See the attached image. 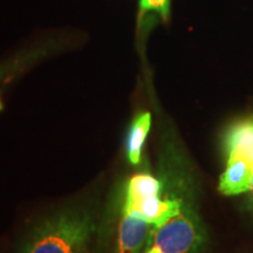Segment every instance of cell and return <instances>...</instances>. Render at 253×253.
<instances>
[{
  "mask_svg": "<svg viewBox=\"0 0 253 253\" xmlns=\"http://www.w3.org/2000/svg\"><path fill=\"white\" fill-rule=\"evenodd\" d=\"M95 229L91 211H60L32 230L19 253H89Z\"/></svg>",
  "mask_w": 253,
  "mask_h": 253,
  "instance_id": "obj_1",
  "label": "cell"
},
{
  "mask_svg": "<svg viewBox=\"0 0 253 253\" xmlns=\"http://www.w3.org/2000/svg\"><path fill=\"white\" fill-rule=\"evenodd\" d=\"M207 233L197 214L182 204L178 213L160 226H153L145 246H153L162 253H202Z\"/></svg>",
  "mask_w": 253,
  "mask_h": 253,
  "instance_id": "obj_2",
  "label": "cell"
},
{
  "mask_svg": "<svg viewBox=\"0 0 253 253\" xmlns=\"http://www.w3.org/2000/svg\"><path fill=\"white\" fill-rule=\"evenodd\" d=\"M151 224L134 212H122L113 253H141L147 244Z\"/></svg>",
  "mask_w": 253,
  "mask_h": 253,
  "instance_id": "obj_3",
  "label": "cell"
},
{
  "mask_svg": "<svg viewBox=\"0 0 253 253\" xmlns=\"http://www.w3.org/2000/svg\"><path fill=\"white\" fill-rule=\"evenodd\" d=\"M183 202L178 199H162L160 195L142 199L137 204L122 212H134L151 224V226H160L178 213Z\"/></svg>",
  "mask_w": 253,
  "mask_h": 253,
  "instance_id": "obj_4",
  "label": "cell"
},
{
  "mask_svg": "<svg viewBox=\"0 0 253 253\" xmlns=\"http://www.w3.org/2000/svg\"><path fill=\"white\" fill-rule=\"evenodd\" d=\"M253 166L245 158L230 156L225 171L220 177L219 190L224 195H239L249 191Z\"/></svg>",
  "mask_w": 253,
  "mask_h": 253,
  "instance_id": "obj_5",
  "label": "cell"
},
{
  "mask_svg": "<svg viewBox=\"0 0 253 253\" xmlns=\"http://www.w3.org/2000/svg\"><path fill=\"white\" fill-rule=\"evenodd\" d=\"M227 156H239L253 166V122L237 123L227 131L225 138Z\"/></svg>",
  "mask_w": 253,
  "mask_h": 253,
  "instance_id": "obj_6",
  "label": "cell"
},
{
  "mask_svg": "<svg viewBox=\"0 0 253 253\" xmlns=\"http://www.w3.org/2000/svg\"><path fill=\"white\" fill-rule=\"evenodd\" d=\"M161 189H162L161 182L149 173H138V175L132 176L126 186L122 211L129 210L142 199L160 195Z\"/></svg>",
  "mask_w": 253,
  "mask_h": 253,
  "instance_id": "obj_7",
  "label": "cell"
},
{
  "mask_svg": "<svg viewBox=\"0 0 253 253\" xmlns=\"http://www.w3.org/2000/svg\"><path fill=\"white\" fill-rule=\"evenodd\" d=\"M151 115L150 113L145 112L137 115L132 121L130 129H129L128 141H126V155L131 164L140 163L142 148L144 141L147 138L148 132L150 130Z\"/></svg>",
  "mask_w": 253,
  "mask_h": 253,
  "instance_id": "obj_8",
  "label": "cell"
},
{
  "mask_svg": "<svg viewBox=\"0 0 253 253\" xmlns=\"http://www.w3.org/2000/svg\"><path fill=\"white\" fill-rule=\"evenodd\" d=\"M170 0H141V12H157L163 19L168 18L169 14Z\"/></svg>",
  "mask_w": 253,
  "mask_h": 253,
  "instance_id": "obj_9",
  "label": "cell"
},
{
  "mask_svg": "<svg viewBox=\"0 0 253 253\" xmlns=\"http://www.w3.org/2000/svg\"><path fill=\"white\" fill-rule=\"evenodd\" d=\"M249 194H250V203H251V207L253 209V175H252V179H251V184H250Z\"/></svg>",
  "mask_w": 253,
  "mask_h": 253,
  "instance_id": "obj_10",
  "label": "cell"
},
{
  "mask_svg": "<svg viewBox=\"0 0 253 253\" xmlns=\"http://www.w3.org/2000/svg\"><path fill=\"white\" fill-rule=\"evenodd\" d=\"M143 253H162V252L156 248H153V246H145V250Z\"/></svg>",
  "mask_w": 253,
  "mask_h": 253,
  "instance_id": "obj_11",
  "label": "cell"
},
{
  "mask_svg": "<svg viewBox=\"0 0 253 253\" xmlns=\"http://www.w3.org/2000/svg\"><path fill=\"white\" fill-rule=\"evenodd\" d=\"M2 109V103H1V101H0V110Z\"/></svg>",
  "mask_w": 253,
  "mask_h": 253,
  "instance_id": "obj_12",
  "label": "cell"
}]
</instances>
